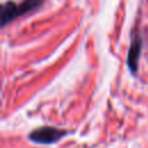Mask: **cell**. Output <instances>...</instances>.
<instances>
[{"label": "cell", "instance_id": "cell-1", "mask_svg": "<svg viewBox=\"0 0 148 148\" xmlns=\"http://www.w3.org/2000/svg\"><path fill=\"white\" fill-rule=\"evenodd\" d=\"M43 0H25L24 2L16 5L13 1H7L1 7V25L5 27L17 16H21L42 5Z\"/></svg>", "mask_w": 148, "mask_h": 148}, {"label": "cell", "instance_id": "cell-2", "mask_svg": "<svg viewBox=\"0 0 148 148\" xmlns=\"http://www.w3.org/2000/svg\"><path fill=\"white\" fill-rule=\"evenodd\" d=\"M141 49H142L141 36L139 34L133 32L132 39H131V46H130V51H128V57H127V65H128V68L132 71V73H135L138 69Z\"/></svg>", "mask_w": 148, "mask_h": 148}]
</instances>
